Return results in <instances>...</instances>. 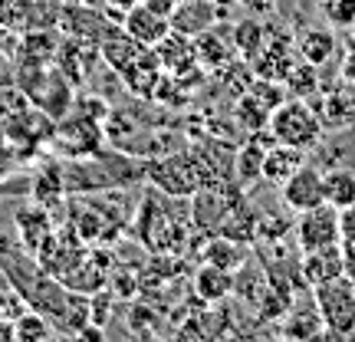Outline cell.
Listing matches in <instances>:
<instances>
[{
	"label": "cell",
	"instance_id": "1",
	"mask_svg": "<svg viewBox=\"0 0 355 342\" xmlns=\"http://www.w3.org/2000/svg\"><path fill=\"white\" fill-rule=\"evenodd\" d=\"M313 303H316L326 336H336V339L355 336V283L345 273L313 287Z\"/></svg>",
	"mask_w": 355,
	"mask_h": 342
},
{
	"label": "cell",
	"instance_id": "2",
	"mask_svg": "<svg viewBox=\"0 0 355 342\" xmlns=\"http://www.w3.org/2000/svg\"><path fill=\"white\" fill-rule=\"evenodd\" d=\"M266 132L273 135V142L303 148V152H309V148L322 139V126H319L316 112H313L303 99L279 102L277 109L270 112V119H266Z\"/></svg>",
	"mask_w": 355,
	"mask_h": 342
},
{
	"label": "cell",
	"instance_id": "3",
	"mask_svg": "<svg viewBox=\"0 0 355 342\" xmlns=\"http://www.w3.org/2000/svg\"><path fill=\"white\" fill-rule=\"evenodd\" d=\"M145 178H148L162 194H168V198H194V191L204 185L201 162L184 152L152 158V162L145 165Z\"/></svg>",
	"mask_w": 355,
	"mask_h": 342
},
{
	"label": "cell",
	"instance_id": "4",
	"mask_svg": "<svg viewBox=\"0 0 355 342\" xmlns=\"http://www.w3.org/2000/svg\"><path fill=\"white\" fill-rule=\"evenodd\" d=\"M102 142V126L99 119H92L86 112H76V115H63L53 122V132H50V145L56 148L60 155L66 158H86L99 148Z\"/></svg>",
	"mask_w": 355,
	"mask_h": 342
},
{
	"label": "cell",
	"instance_id": "5",
	"mask_svg": "<svg viewBox=\"0 0 355 342\" xmlns=\"http://www.w3.org/2000/svg\"><path fill=\"white\" fill-rule=\"evenodd\" d=\"M293 234H296L300 250H316V247L343 243V237H339V207H332L329 201H322V204H316V207L300 211Z\"/></svg>",
	"mask_w": 355,
	"mask_h": 342
},
{
	"label": "cell",
	"instance_id": "6",
	"mask_svg": "<svg viewBox=\"0 0 355 342\" xmlns=\"http://www.w3.org/2000/svg\"><path fill=\"white\" fill-rule=\"evenodd\" d=\"M279 194H283V204L293 207L296 214L306 211V207H316V204L326 201V188H322V171H316L313 165H300L283 185H279Z\"/></svg>",
	"mask_w": 355,
	"mask_h": 342
},
{
	"label": "cell",
	"instance_id": "7",
	"mask_svg": "<svg viewBox=\"0 0 355 342\" xmlns=\"http://www.w3.org/2000/svg\"><path fill=\"white\" fill-rule=\"evenodd\" d=\"M300 277H303V283L309 290L319 287V283H326V280L343 277V243L303 250V257H300Z\"/></svg>",
	"mask_w": 355,
	"mask_h": 342
},
{
	"label": "cell",
	"instance_id": "8",
	"mask_svg": "<svg viewBox=\"0 0 355 342\" xmlns=\"http://www.w3.org/2000/svg\"><path fill=\"white\" fill-rule=\"evenodd\" d=\"M122 30H125L132 40H139L141 46H158V43L171 33V20L162 17V13H155L152 7H145V3H135V7L122 17Z\"/></svg>",
	"mask_w": 355,
	"mask_h": 342
},
{
	"label": "cell",
	"instance_id": "9",
	"mask_svg": "<svg viewBox=\"0 0 355 342\" xmlns=\"http://www.w3.org/2000/svg\"><path fill=\"white\" fill-rule=\"evenodd\" d=\"M217 24V3L211 0H181L171 13V30L184 37H198L204 30H214Z\"/></svg>",
	"mask_w": 355,
	"mask_h": 342
},
{
	"label": "cell",
	"instance_id": "10",
	"mask_svg": "<svg viewBox=\"0 0 355 342\" xmlns=\"http://www.w3.org/2000/svg\"><path fill=\"white\" fill-rule=\"evenodd\" d=\"M152 50H155V56H158L162 69L171 73V76H184L191 66L198 63V56H194V37H184V33H178V30H171Z\"/></svg>",
	"mask_w": 355,
	"mask_h": 342
},
{
	"label": "cell",
	"instance_id": "11",
	"mask_svg": "<svg viewBox=\"0 0 355 342\" xmlns=\"http://www.w3.org/2000/svg\"><path fill=\"white\" fill-rule=\"evenodd\" d=\"M145 50H148V46H141L139 40H132L125 30H122V26H119V30H115V26H109V33L99 40V56L109 66H112L115 73L128 69V66L135 63V60H139Z\"/></svg>",
	"mask_w": 355,
	"mask_h": 342
},
{
	"label": "cell",
	"instance_id": "12",
	"mask_svg": "<svg viewBox=\"0 0 355 342\" xmlns=\"http://www.w3.org/2000/svg\"><path fill=\"white\" fill-rule=\"evenodd\" d=\"M303 158H306L303 148H293V145H283V142H277L273 148H266V155H263V171H260V178H263L266 185H283V181H286V178L296 171V168L306 165Z\"/></svg>",
	"mask_w": 355,
	"mask_h": 342
},
{
	"label": "cell",
	"instance_id": "13",
	"mask_svg": "<svg viewBox=\"0 0 355 342\" xmlns=\"http://www.w3.org/2000/svg\"><path fill=\"white\" fill-rule=\"evenodd\" d=\"M13 224H17V230H20V237H24L30 254H37L53 234V221H50V214L43 211V204H33V207L17 211V221H13Z\"/></svg>",
	"mask_w": 355,
	"mask_h": 342
},
{
	"label": "cell",
	"instance_id": "14",
	"mask_svg": "<svg viewBox=\"0 0 355 342\" xmlns=\"http://www.w3.org/2000/svg\"><path fill=\"white\" fill-rule=\"evenodd\" d=\"M194 293L204 303H220L224 296L234 293V273L204 260V266H198V273H194Z\"/></svg>",
	"mask_w": 355,
	"mask_h": 342
},
{
	"label": "cell",
	"instance_id": "15",
	"mask_svg": "<svg viewBox=\"0 0 355 342\" xmlns=\"http://www.w3.org/2000/svg\"><path fill=\"white\" fill-rule=\"evenodd\" d=\"M336 53V37H332V26H313L300 37V56L306 66H326Z\"/></svg>",
	"mask_w": 355,
	"mask_h": 342
},
{
	"label": "cell",
	"instance_id": "16",
	"mask_svg": "<svg viewBox=\"0 0 355 342\" xmlns=\"http://www.w3.org/2000/svg\"><path fill=\"white\" fill-rule=\"evenodd\" d=\"M10 326H13V339L17 342H43L56 332L50 316L40 313V309H20V313L13 316Z\"/></svg>",
	"mask_w": 355,
	"mask_h": 342
},
{
	"label": "cell",
	"instance_id": "17",
	"mask_svg": "<svg viewBox=\"0 0 355 342\" xmlns=\"http://www.w3.org/2000/svg\"><path fill=\"white\" fill-rule=\"evenodd\" d=\"M322 188H326V201L339 211L355 204V168H332L329 175H322Z\"/></svg>",
	"mask_w": 355,
	"mask_h": 342
},
{
	"label": "cell",
	"instance_id": "18",
	"mask_svg": "<svg viewBox=\"0 0 355 342\" xmlns=\"http://www.w3.org/2000/svg\"><path fill=\"white\" fill-rule=\"evenodd\" d=\"M194 56H198V63L204 69H220L227 63V46H224V40L217 37L214 30H204V33L194 37Z\"/></svg>",
	"mask_w": 355,
	"mask_h": 342
},
{
	"label": "cell",
	"instance_id": "19",
	"mask_svg": "<svg viewBox=\"0 0 355 342\" xmlns=\"http://www.w3.org/2000/svg\"><path fill=\"white\" fill-rule=\"evenodd\" d=\"M263 155H266V148L260 142H247L241 152H237L234 171H237V181H241V185H250V181L260 178V171H263Z\"/></svg>",
	"mask_w": 355,
	"mask_h": 342
},
{
	"label": "cell",
	"instance_id": "20",
	"mask_svg": "<svg viewBox=\"0 0 355 342\" xmlns=\"http://www.w3.org/2000/svg\"><path fill=\"white\" fill-rule=\"evenodd\" d=\"M234 46L243 53V56H257L260 46H263V26L257 24L254 17L250 20H241L234 26Z\"/></svg>",
	"mask_w": 355,
	"mask_h": 342
},
{
	"label": "cell",
	"instance_id": "21",
	"mask_svg": "<svg viewBox=\"0 0 355 342\" xmlns=\"http://www.w3.org/2000/svg\"><path fill=\"white\" fill-rule=\"evenodd\" d=\"M204 260H207V264L224 266V270H237V266L243 264V254L237 250V241H230V237H217V241L207 247Z\"/></svg>",
	"mask_w": 355,
	"mask_h": 342
},
{
	"label": "cell",
	"instance_id": "22",
	"mask_svg": "<svg viewBox=\"0 0 355 342\" xmlns=\"http://www.w3.org/2000/svg\"><path fill=\"white\" fill-rule=\"evenodd\" d=\"M322 13L336 30H352L355 26V0H322Z\"/></svg>",
	"mask_w": 355,
	"mask_h": 342
},
{
	"label": "cell",
	"instance_id": "23",
	"mask_svg": "<svg viewBox=\"0 0 355 342\" xmlns=\"http://www.w3.org/2000/svg\"><path fill=\"white\" fill-rule=\"evenodd\" d=\"M339 237L343 243H355V204L339 211Z\"/></svg>",
	"mask_w": 355,
	"mask_h": 342
},
{
	"label": "cell",
	"instance_id": "24",
	"mask_svg": "<svg viewBox=\"0 0 355 342\" xmlns=\"http://www.w3.org/2000/svg\"><path fill=\"white\" fill-rule=\"evenodd\" d=\"M102 3H105V17L122 24V17H125V13L132 10L135 3H141V0H102Z\"/></svg>",
	"mask_w": 355,
	"mask_h": 342
},
{
	"label": "cell",
	"instance_id": "25",
	"mask_svg": "<svg viewBox=\"0 0 355 342\" xmlns=\"http://www.w3.org/2000/svg\"><path fill=\"white\" fill-rule=\"evenodd\" d=\"M145 7H152L155 13H162V17H168L171 20V13H175V7L181 3V0H141Z\"/></svg>",
	"mask_w": 355,
	"mask_h": 342
},
{
	"label": "cell",
	"instance_id": "26",
	"mask_svg": "<svg viewBox=\"0 0 355 342\" xmlns=\"http://www.w3.org/2000/svg\"><path fill=\"white\" fill-rule=\"evenodd\" d=\"M343 273L355 280V243H343Z\"/></svg>",
	"mask_w": 355,
	"mask_h": 342
},
{
	"label": "cell",
	"instance_id": "27",
	"mask_svg": "<svg viewBox=\"0 0 355 342\" xmlns=\"http://www.w3.org/2000/svg\"><path fill=\"white\" fill-rule=\"evenodd\" d=\"M237 3H243L250 13H266L270 7H273V0H237Z\"/></svg>",
	"mask_w": 355,
	"mask_h": 342
},
{
	"label": "cell",
	"instance_id": "28",
	"mask_svg": "<svg viewBox=\"0 0 355 342\" xmlns=\"http://www.w3.org/2000/svg\"><path fill=\"white\" fill-rule=\"evenodd\" d=\"M211 3H224V0H211Z\"/></svg>",
	"mask_w": 355,
	"mask_h": 342
},
{
	"label": "cell",
	"instance_id": "29",
	"mask_svg": "<svg viewBox=\"0 0 355 342\" xmlns=\"http://www.w3.org/2000/svg\"><path fill=\"white\" fill-rule=\"evenodd\" d=\"M83 3H96V0H83Z\"/></svg>",
	"mask_w": 355,
	"mask_h": 342
},
{
	"label": "cell",
	"instance_id": "30",
	"mask_svg": "<svg viewBox=\"0 0 355 342\" xmlns=\"http://www.w3.org/2000/svg\"><path fill=\"white\" fill-rule=\"evenodd\" d=\"M352 283H355V280H352Z\"/></svg>",
	"mask_w": 355,
	"mask_h": 342
}]
</instances>
